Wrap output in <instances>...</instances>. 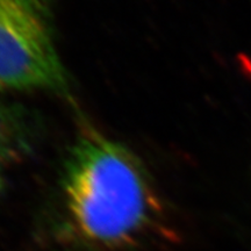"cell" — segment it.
Wrapping results in <instances>:
<instances>
[{"label":"cell","mask_w":251,"mask_h":251,"mask_svg":"<svg viewBox=\"0 0 251 251\" xmlns=\"http://www.w3.org/2000/svg\"><path fill=\"white\" fill-rule=\"evenodd\" d=\"M59 193L65 231L91 249L139 246L162 219L161 202L140 159L93 129L81 131L68 151Z\"/></svg>","instance_id":"6da1fadb"},{"label":"cell","mask_w":251,"mask_h":251,"mask_svg":"<svg viewBox=\"0 0 251 251\" xmlns=\"http://www.w3.org/2000/svg\"><path fill=\"white\" fill-rule=\"evenodd\" d=\"M0 89L68 92L48 0H0Z\"/></svg>","instance_id":"7a4b0ae2"},{"label":"cell","mask_w":251,"mask_h":251,"mask_svg":"<svg viewBox=\"0 0 251 251\" xmlns=\"http://www.w3.org/2000/svg\"><path fill=\"white\" fill-rule=\"evenodd\" d=\"M36 140V121L29 113L0 99V194L11 171L27 158Z\"/></svg>","instance_id":"3957f363"}]
</instances>
